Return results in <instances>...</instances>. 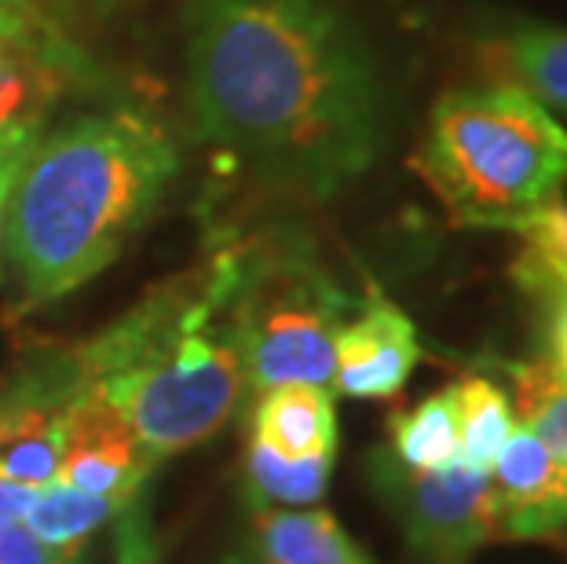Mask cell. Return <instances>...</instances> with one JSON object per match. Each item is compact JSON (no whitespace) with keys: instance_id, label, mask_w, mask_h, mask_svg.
Masks as SVG:
<instances>
[{"instance_id":"6da1fadb","label":"cell","mask_w":567,"mask_h":564,"mask_svg":"<svg viewBox=\"0 0 567 564\" xmlns=\"http://www.w3.org/2000/svg\"><path fill=\"white\" fill-rule=\"evenodd\" d=\"M187 89L198 136L293 195H337L381 151L378 78L322 0H198Z\"/></svg>"},{"instance_id":"7a4b0ae2","label":"cell","mask_w":567,"mask_h":564,"mask_svg":"<svg viewBox=\"0 0 567 564\" xmlns=\"http://www.w3.org/2000/svg\"><path fill=\"white\" fill-rule=\"evenodd\" d=\"M235 279L238 243H227L198 268L154 286L89 341L41 352L59 407H103L158 462L213 440L249 403Z\"/></svg>"},{"instance_id":"3957f363","label":"cell","mask_w":567,"mask_h":564,"mask_svg":"<svg viewBox=\"0 0 567 564\" xmlns=\"http://www.w3.org/2000/svg\"><path fill=\"white\" fill-rule=\"evenodd\" d=\"M179 170L173 136L147 114L106 111L41 136L11 187L4 260L19 311L63 301L122 254Z\"/></svg>"},{"instance_id":"277c9868","label":"cell","mask_w":567,"mask_h":564,"mask_svg":"<svg viewBox=\"0 0 567 564\" xmlns=\"http://www.w3.org/2000/svg\"><path fill=\"white\" fill-rule=\"evenodd\" d=\"M417 173L457 224L520 227L557 206L567 129L520 85H473L436 100Z\"/></svg>"},{"instance_id":"5b68a950","label":"cell","mask_w":567,"mask_h":564,"mask_svg":"<svg viewBox=\"0 0 567 564\" xmlns=\"http://www.w3.org/2000/svg\"><path fill=\"white\" fill-rule=\"evenodd\" d=\"M231 311L249 400L275 386L333 381V341L352 311V297L308 238L264 235L238 243Z\"/></svg>"},{"instance_id":"8992f818","label":"cell","mask_w":567,"mask_h":564,"mask_svg":"<svg viewBox=\"0 0 567 564\" xmlns=\"http://www.w3.org/2000/svg\"><path fill=\"white\" fill-rule=\"evenodd\" d=\"M367 476L425 564H468L484 546L498 543L491 473H473L465 465L417 473L381 448L367 459Z\"/></svg>"},{"instance_id":"52a82bcc","label":"cell","mask_w":567,"mask_h":564,"mask_svg":"<svg viewBox=\"0 0 567 564\" xmlns=\"http://www.w3.org/2000/svg\"><path fill=\"white\" fill-rule=\"evenodd\" d=\"M89 78V59L55 27L44 4L0 16V136L41 132L48 106Z\"/></svg>"},{"instance_id":"ba28073f","label":"cell","mask_w":567,"mask_h":564,"mask_svg":"<svg viewBox=\"0 0 567 564\" xmlns=\"http://www.w3.org/2000/svg\"><path fill=\"white\" fill-rule=\"evenodd\" d=\"M491 491L498 543H560L567 535V462L520 422L491 465Z\"/></svg>"},{"instance_id":"9c48e42d","label":"cell","mask_w":567,"mask_h":564,"mask_svg":"<svg viewBox=\"0 0 567 564\" xmlns=\"http://www.w3.org/2000/svg\"><path fill=\"white\" fill-rule=\"evenodd\" d=\"M417 363L421 345L414 319L381 290H370L355 316H348L337 330L330 386L355 400H389L406 386Z\"/></svg>"},{"instance_id":"30bf717a","label":"cell","mask_w":567,"mask_h":564,"mask_svg":"<svg viewBox=\"0 0 567 564\" xmlns=\"http://www.w3.org/2000/svg\"><path fill=\"white\" fill-rule=\"evenodd\" d=\"M59 418L66 433L63 465H59L63 484L106 499L143 495L158 459L143 451V443L132 437L122 418L84 400L66 403Z\"/></svg>"},{"instance_id":"8fae6325","label":"cell","mask_w":567,"mask_h":564,"mask_svg":"<svg viewBox=\"0 0 567 564\" xmlns=\"http://www.w3.org/2000/svg\"><path fill=\"white\" fill-rule=\"evenodd\" d=\"M252 440L282 459L337 454V403L330 386H275L249 400Z\"/></svg>"},{"instance_id":"7c38bea8","label":"cell","mask_w":567,"mask_h":564,"mask_svg":"<svg viewBox=\"0 0 567 564\" xmlns=\"http://www.w3.org/2000/svg\"><path fill=\"white\" fill-rule=\"evenodd\" d=\"M252 557L260 564H373L322 506L252 510Z\"/></svg>"},{"instance_id":"4fadbf2b","label":"cell","mask_w":567,"mask_h":564,"mask_svg":"<svg viewBox=\"0 0 567 564\" xmlns=\"http://www.w3.org/2000/svg\"><path fill=\"white\" fill-rule=\"evenodd\" d=\"M520 238L524 249L513 264V279L538 308L542 363L567 386V254L546 238Z\"/></svg>"},{"instance_id":"5bb4252c","label":"cell","mask_w":567,"mask_h":564,"mask_svg":"<svg viewBox=\"0 0 567 564\" xmlns=\"http://www.w3.org/2000/svg\"><path fill=\"white\" fill-rule=\"evenodd\" d=\"M389 451L395 462L417 473H446L462 459V437H457V403L454 386L425 396L414 407L392 411L389 418Z\"/></svg>"},{"instance_id":"9a60e30c","label":"cell","mask_w":567,"mask_h":564,"mask_svg":"<svg viewBox=\"0 0 567 564\" xmlns=\"http://www.w3.org/2000/svg\"><path fill=\"white\" fill-rule=\"evenodd\" d=\"M337 454H316V459H282L264 443L249 440L246 448V491L252 510H305L326 495L333 476Z\"/></svg>"},{"instance_id":"2e32d148","label":"cell","mask_w":567,"mask_h":564,"mask_svg":"<svg viewBox=\"0 0 567 564\" xmlns=\"http://www.w3.org/2000/svg\"><path fill=\"white\" fill-rule=\"evenodd\" d=\"M454 403L457 437H462V459H457V465H465L473 473H491L498 451L516 429L509 392L484 375H468L454 386Z\"/></svg>"},{"instance_id":"e0dca14e","label":"cell","mask_w":567,"mask_h":564,"mask_svg":"<svg viewBox=\"0 0 567 564\" xmlns=\"http://www.w3.org/2000/svg\"><path fill=\"white\" fill-rule=\"evenodd\" d=\"M128 502L132 499L89 495V491L70 488L63 480H52V484L38 488V499H33V506L22 524L52 546L84 550V543H89L106 521H114Z\"/></svg>"},{"instance_id":"ac0fdd59","label":"cell","mask_w":567,"mask_h":564,"mask_svg":"<svg viewBox=\"0 0 567 564\" xmlns=\"http://www.w3.org/2000/svg\"><path fill=\"white\" fill-rule=\"evenodd\" d=\"M505 63L530 100L567 114V30L535 22L513 30L505 38Z\"/></svg>"},{"instance_id":"d6986e66","label":"cell","mask_w":567,"mask_h":564,"mask_svg":"<svg viewBox=\"0 0 567 564\" xmlns=\"http://www.w3.org/2000/svg\"><path fill=\"white\" fill-rule=\"evenodd\" d=\"M516 403L513 411L524 418L527 425L546 448L567 462V386L553 378V370L542 359H527V363L509 367Z\"/></svg>"},{"instance_id":"ffe728a7","label":"cell","mask_w":567,"mask_h":564,"mask_svg":"<svg viewBox=\"0 0 567 564\" xmlns=\"http://www.w3.org/2000/svg\"><path fill=\"white\" fill-rule=\"evenodd\" d=\"M63 418H38V422L16 425L11 433L0 437V476L16 480L27 488H44L59 480V465H63Z\"/></svg>"},{"instance_id":"44dd1931","label":"cell","mask_w":567,"mask_h":564,"mask_svg":"<svg viewBox=\"0 0 567 564\" xmlns=\"http://www.w3.org/2000/svg\"><path fill=\"white\" fill-rule=\"evenodd\" d=\"M158 535L151 527L147 499L136 495L114 517V564H158Z\"/></svg>"},{"instance_id":"7402d4cb","label":"cell","mask_w":567,"mask_h":564,"mask_svg":"<svg viewBox=\"0 0 567 564\" xmlns=\"http://www.w3.org/2000/svg\"><path fill=\"white\" fill-rule=\"evenodd\" d=\"M0 564H81V550L44 543L27 524L0 527Z\"/></svg>"},{"instance_id":"603a6c76","label":"cell","mask_w":567,"mask_h":564,"mask_svg":"<svg viewBox=\"0 0 567 564\" xmlns=\"http://www.w3.org/2000/svg\"><path fill=\"white\" fill-rule=\"evenodd\" d=\"M38 140H41V132H27V136H11V140L0 143V257H4V221H8L11 187H16L22 165H27L30 151L38 147Z\"/></svg>"},{"instance_id":"cb8c5ba5","label":"cell","mask_w":567,"mask_h":564,"mask_svg":"<svg viewBox=\"0 0 567 564\" xmlns=\"http://www.w3.org/2000/svg\"><path fill=\"white\" fill-rule=\"evenodd\" d=\"M33 499H38V488H27V484H16V480L0 476V527L27 521Z\"/></svg>"},{"instance_id":"d4e9b609","label":"cell","mask_w":567,"mask_h":564,"mask_svg":"<svg viewBox=\"0 0 567 564\" xmlns=\"http://www.w3.org/2000/svg\"><path fill=\"white\" fill-rule=\"evenodd\" d=\"M33 4H44V0H0V16H11V11H22Z\"/></svg>"},{"instance_id":"484cf974","label":"cell","mask_w":567,"mask_h":564,"mask_svg":"<svg viewBox=\"0 0 567 564\" xmlns=\"http://www.w3.org/2000/svg\"><path fill=\"white\" fill-rule=\"evenodd\" d=\"M224 564H260L257 557H252V550H235L231 557H227Z\"/></svg>"},{"instance_id":"4316f807","label":"cell","mask_w":567,"mask_h":564,"mask_svg":"<svg viewBox=\"0 0 567 564\" xmlns=\"http://www.w3.org/2000/svg\"><path fill=\"white\" fill-rule=\"evenodd\" d=\"M11 136H27V132H11ZM11 136H0V143H4V140H11Z\"/></svg>"},{"instance_id":"83f0119b","label":"cell","mask_w":567,"mask_h":564,"mask_svg":"<svg viewBox=\"0 0 567 564\" xmlns=\"http://www.w3.org/2000/svg\"><path fill=\"white\" fill-rule=\"evenodd\" d=\"M560 543H564V550H567V535H564V539H560Z\"/></svg>"},{"instance_id":"f1b7e54d","label":"cell","mask_w":567,"mask_h":564,"mask_svg":"<svg viewBox=\"0 0 567 564\" xmlns=\"http://www.w3.org/2000/svg\"><path fill=\"white\" fill-rule=\"evenodd\" d=\"M564 243H567V227H564Z\"/></svg>"}]
</instances>
